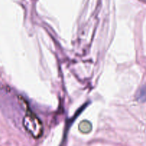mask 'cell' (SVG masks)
<instances>
[{
  "instance_id": "obj_1",
  "label": "cell",
  "mask_w": 146,
  "mask_h": 146,
  "mask_svg": "<svg viewBox=\"0 0 146 146\" xmlns=\"http://www.w3.org/2000/svg\"><path fill=\"white\" fill-rule=\"evenodd\" d=\"M23 125L26 131L34 138H38L43 133V125L41 121L31 112H28L23 119Z\"/></svg>"
},
{
  "instance_id": "obj_2",
  "label": "cell",
  "mask_w": 146,
  "mask_h": 146,
  "mask_svg": "<svg viewBox=\"0 0 146 146\" xmlns=\"http://www.w3.org/2000/svg\"><path fill=\"white\" fill-rule=\"evenodd\" d=\"M79 128L82 133H88L91 131V125L87 121H82Z\"/></svg>"
},
{
  "instance_id": "obj_3",
  "label": "cell",
  "mask_w": 146,
  "mask_h": 146,
  "mask_svg": "<svg viewBox=\"0 0 146 146\" xmlns=\"http://www.w3.org/2000/svg\"><path fill=\"white\" fill-rule=\"evenodd\" d=\"M137 99L140 101H146V86H143L137 93Z\"/></svg>"
}]
</instances>
